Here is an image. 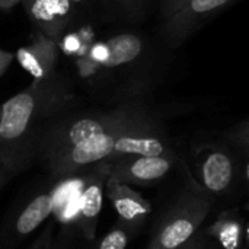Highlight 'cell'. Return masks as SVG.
I'll use <instances>...</instances> for the list:
<instances>
[{"label": "cell", "mask_w": 249, "mask_h": 249, "mask_svg": "<svg viewBox=\"0 0 249 249\" xmlns=\"http://www.w3.org/2000/svg\"><path fill=\"white\" fill-rule=\"evenodd\" d=\"M73 99L54 76L34 80L0 107V163L10 174L20 171L32 156L39 127Z\"/></svg>", "instance_id": "cell-1"}, {"label": "cell", "mask_w": 249, "mask_h": 249, "mask_svg": "<svg viewBox=\"0 0 249 249\" xmlns=\"http://www.w3.org/2000/svg\"><path fill=\"white\" fill-rule=\"evenodd\" d=\"M150 115L152 114L144 107L136 104H125L108 111L70 115L47 127L39 136L36 147L48 162L92 136L139 123Z\"/></svg>", "instance_id": "cell-2"}, {"label": "cell", "mask_w": 249, "mask_h": 249, "mask_svg": "<svg viewBox=\"0 0 249 249\" xmlns=\"http://www.w3.org/2000/svg\"><path fill=\"white\" fill-rule=\"evenodd\" d=\"M210 212V201L197 190H188L163 216L147 249H175L190 241Z\"/></svg>", "instance_id": "cell-3"}, {"label": "cell", "mask_w": 249, "mask_h": 249, "mask_svg": "<svg viewBox=\"0 0 249 249\" xmlns=\"http://www.w3.org/2000/svg\"><path fill=\"white\" fill-rule=\"evenodd\" d=\"M134 124H137V123H134ZM130 125H133V124H130ZM130 125L118 127L115 130L92 136V137L80 142L79 144L67 149L66 152L57 155L55 158L48 160V166H50L51 172L58 178H70L88 168H95L96 165L107 162L114 149V144H115L118 136L121 134L123 130H125Z\"/></svg>", "instance_id": "cell-4"}, {"label": "cell", "mask_w": 249, "mask_h": 249, "mask_svg": "<svg viewBox=\"0 0 249 249\" xmlns=\"http://www.w3.org/2000/svg\"><path fill=\"white\" fill-rule=\"evenodd\" d=\"M168 153H172L168 136L152 115L121 131L105 163L134 156H160Z\"/></svg>", "instance_id": "cell-5"}, {"label": "cell", "mask_w": 249, "mask_h": 249, "mask_svg": "<svg viewBox=\"0 0 249 249\" xmlns=\"http://www.w3.org/2000/svg\"><path fill=\"white\" fill-rule=\"evenodd\" d=\"M236 1L238 0H187L166 23L160 25V35L169 48H177L210 18Z\"/></svg>", "instance_id": "cell-6"}, {"label": "cell", "mask_w": 249, "mask_h": 249, "mask_svg": "<svg viewBox=\"0 0 249 249\" xmlns=\"http://www.w3.org/2000/svg\"><path fill=\"white\" fill-rule=\"evenodd\" d=\"M200 181L213 194L228 193L236 178L235 158L222 144L207 143L196 150Z\"/></svg>", "instance_id": "cell-7"}, {"label": "cell", "mask_w": 249, "mask_h": 249, "mask_svg": "<svg viewBox=\"0 0 249 249\" xmlns=\"http://www.w3.org/2000/svg\"><path fill=\"white\" fill-rule=\"evenodd\" d=\"M109 178V163L96 165L82 182L77 198L76 220L86 239H93L102 209L104 188Z\"/></svg>", "instance_id": "cell-8"}, {"label": "cell", "mask_w": 249, "mask_h": 249, "mask_svg": "<svg viewBox=\"0 0 249 249\" xmlns=\"http://www.w3.org/2000/svg\"><path fill=\"white\" fill-rule=\"evenodd\" d=\"M174 153L134 156L109 163V178L121 184H149L162 179L174 165Z\"/></svg>", "instance_id": "cell-9"}, {"label": "cell", "mask_w": 249, "mask_h": 249, "mask_svg": "<svg viewBox=\"0 0 249 249\" xmlns=\"http://www.w3.org/2000/svg\"><path fill=\"white\" fill-rule=\"evenodd\" d=\"M31 22L51 41L60 39L71 19L69 0H23Z\"/></svg>", "instance_id": "cell-10"}, {"label": "cell", "mask_w": 249, "mask_h": 249, "mask_svg": "<svg viewBox=\"0 0 249 249\" xmlns=\"http://www.w3.org/2000/svg\"><path fill=\"white\" fill-rule=\"evenodd\" d=\"M107 196L117 210L120 220L128 228L139 226L150 214V203L127 184L108 179Z\"/></svg>", "instance_id": "cell-11"}, {"label": "cell", "mask_w": 249, "mask_h": 249, "mask_svg": "<svg viewBox=\"0 0 249 249\" xmlns=\"http://www.w3.org/2000/svg\"><path fill=\"white\" fill-rule=\"evenodd\" d=\"M16 58L20 66L34 76L35 80H44L54 76L57 48L54 41L48 39L42 34H38L31 44L18 50Z\"/></svg>", "instance_id": "cell-12"}, {"label": "cell", "mask_w": 249, "mask_h": 249, "mask_svg": "<svg viewBox=\"0 0 249 249\" xmlns=\"http://www.w3.org/2000/svg\"><path fill=\"white\" fill-rule=\"evenodd\" d=\"M147 45L144 39L133 32H123L105 42V57L101 61L104 69H118L137 63L144 57Z\"/></svg>", "instance_id": "cell-13"}, {"label": "cell", "mask_w": 249, "mask_h": 249, "mask_svg": "<svg viewBox=\"0 0 249 249\" xmlns=\"http://www.w3.org/2000/svg\"><path fill=\"white\" fill-rule=\"evenodd\" d=\"M53 206H54L53 191L36 196L19 214L15 223L16 235L26 236L31 232H34L53 213Z\"/></svg>", "instance_id": "cell-14"}, {"label": "cell", "mask_w": 249, "mask_h": 249, "mask_svg": "<svg viewBox=\"0 0 249 249\" xmlns=\"http://www.w3.org/2000/svg\"><path fill=\"white\" fill-rule=\"evenodd\" d=\"M99 3L109 19L139 22L147 16L152 0H99Z\"/></svg>", "instance_id": "cell-15"}, {"label": "cell", "mask_w": 249, "mask_h": 249, "mask_svg": "<svg viewBox=\"0 0 249 249\" xmlns=\"http://www.w3.org/2000/svg\"><path fill=\"white\" fill-rule=\"evenodd\" d=\"M213 235L225 249H239L242 244V222L231 214H223L210 229Z\"/></svg>", "instance_id": "cell-16"}, {"label": "cell", "mask_w": 249, "mask_h": 249, "mask_svg": "<svg viewBox=\"0 0 249 249\" xmlns=\"http://www.w3.org/2000/svg\"><path fill=\"white\" fill-rule=\"evenodd\" d=\"M127 242H128L127 231L123 228H115L108 235H105L98 249H125Z\"/></svg>", "instance_id": "cell-17"}, {"label": "cell", "mask_w": 249, "mask_h": 249, "mask_svg": "<svg viewBox=\"0 0 249 249\" xmlns=\"http://www.w3.org/2000/svg\"><path fill=\"white\" fill-rule=\"evenodd\" d=\"M187 0H160L159 3V19L160 25L166 23L185 3Z\"/></svg>", "instance_id": "cell-18"}, {"label": "cell", "mask_w": 249, "mask_h": 249, "mask_svg": "<svg viewBox=\"0 0 249 249\" xmlns=\"http://www.w3.org/2000/svg\"><path fill=\"white\" fill-rule=\"evenodd\" d=\"M51 239H53V226L48 225L42 231L41 236L29 247V249H51Z\"/></svg>", "instance_id": "cell-19"}, {"label": "cell", "mask_w": 249, "mask_h": 249, "mask_svg": "<svg viewBox=\"0 0 249 249\" xmlns=\"http://www.w3.org/2000/svg\"><path fill=\"white\" fill-rule=\"evenodd\" d=\"M13 58H15V55L12 53L0 51V76L7 70V67L10 66V63H12Z\"/></svg>", "instance_id": "cell-20"}, {"label": "cell", "mask_w": 249, "mask_h": 249, "mask_svg": "<svg viewBox=\"0 0 249 249\" xmlns=\"http://www.w3.org/2000/svg\"><path fill=\"white\" fill-rule=\"evenodd\" d=\"M175 249H203V238L201 236H193L190 241L182 244L181 247Z\"/></svg>", "instance_id": "cell-21"}, {"label": "cell", "mask_w": 249, "mask_h": 249, "mask_svg": "<svg viewBox=\"0 0 249 249\" xmlns=\"http://www.w3.org/2000/svg\"><path fill=\"white\" fill-rule=\"evenodd\" d=\"M6 169H0V190H1V187L4 185V182H6Z\"/></svg>", "instance_id": "cell-22"}, {"label": "cell", "mask_w": 249, "mask_h": 249, "mask_svg": "<svg viewBox=\"0 0 249 249\" xmlns=\"http://www.w3.org/2000/svg\"><path fill=\"white\" fill-rule=\"evenodd\" d=\"M69 1H70V4H71V7H73V6H82V4L88 3L89 0H69Z\"/></svg>", "instance_id": "cell-23"}]
</instances>
